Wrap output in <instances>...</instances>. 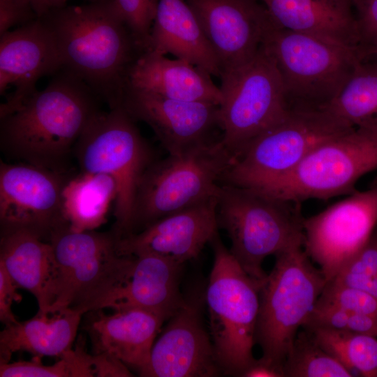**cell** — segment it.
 <instances>
[{"label":"cell","mask_w":377,"mask_h":377,"mask_svg":"<svg viewBox=\"0 0 377 377\" xmlns=\"http://www.w3.org/2000/svg\"><path fill=\"white\" fill-rule=\"evenodd\" d=\"M127 84L175 100L219 105L223 98L209 73L187 61L170 59L151 51L143 52L135 61Z\"/></svg>","instance_id":"cell-24"},{"label":"cell","mask_w":377,"mask_h":377,"mask_svg":"<svg viewBox=\"0 0 377 377\" xmlns=\"http://www.w3.org/2000/svg\"><path fill=\"white\" fill-rule=\"evenodd\" d=\"M242 377H285L283 367L260 357L244 371Z\"/></svg>","instance_id":"cell-40"},{"label":"cell","mask_w":377,"mask_h":377,"mask_svg":"<svg viewBox=\"0 0 377 377\" xmlns=\"http://www.w3.org/2000/svg\"><path fill=\"white\" fill-rule=\"evenodd\" d=\"M183 265L152 254L133 256L126 279L101 309H140L168 320L185 302L179 288Z\"/></svg>","instance_id":"cell-20"},{"label":"cell","mask_w":377,"mask_h":377,"mask_svg":"<svg viewBox=\"0 0 377 377\" xmlns=\"http://www.w3.org/2000/svg\"><path fill=\"white\" fill-rule=\"evenodd\" d=\"M39 18L55 39L62 68L87 84L109 109L120 105L129 71L145 51L114 0L66 5Z\"/></svg>","instance_id":"cell-2"},{"label":"cell","mask_w":377,"mask_h":377,"mask_svg":"<svg viewBox=\"0 0 377 377\" xmlns=\"http://www.w3.org/2000/svg\"><path fill=\"white\" fill-rule=\"evenodd\" d=\"M325 109L353 127L377 131V64L362 61Z\"/></svg>","instance_id":"cell-28"},{"label":"cell","mask_w":377,"mask_h":377,"mask_svg":"<svg viewBox=\"0 0 377 377\" xmlns=\"http://www.w3.org/2000/svg\"><path fill=\"white\" fill-rule=\"evenodd\" d=\"M72 175L25 163L0 161L1 230L24 229L48 242L66 222L62 191Z\"/></svg>","instance_id":"cell-14"},{"label":"cell","mask_w":377,"mask_h":377,"mask_svg":"<svg viewBox=\"0 0 377 377\" xmlns=\"http://www.w3.org/2000/svg\"><path fill=\"white\" fill-rule=\"evenodd\" d=\"M84 311L64 308L38 313L24 322L6 325L0 333V364L27 351L36 356L61 357L71 349Z\"/></svg>","instance_id":"cell-26"},{"label":"cell","mask_w":377,"mask_h":377,"mask_svg":"<svg viewBox=\"0 0 377 377\" xmlns=\"http://www.w3.org/2000/svg\"><path fill=\"white\" fill-rule=\"evenodd\" d=\"M147 51L168 53L220 77L218 58L186 0H158Z\"/></svg>","instance_id":"cell-23"},{"label":"cell","mask_w":377,"mask_h":377,"mask_svg":"<svg viewBox=\"0 0 377 377\" xmlns=\"http://www.w3.org/2000/svg\"><path fill=\"white\" fill-rule=\"evenodd\" d=\"M263 44L274 60L289 109H322L338 95L364 51L275 24Z\"/></svg>","instance_id":"cell-5"},{"label":"cell","mask_w":377,"mask_h":377,"mask_svg":"<svg viewBox=\"0 0 377 377\" xmlns=\"http://www.w3.org/2000/svg\"><path fill=\"white\" fill-rule=\"evenodd\" d=\"M0 263L17 284L31 293L47 313L56 301L59 272L51 244L24 229L1 230Z\"/></svg>","instance_id":"cell-22"},{"label":"cell","mask_w":377,"mask_h":377,"mask_svg":"<svg viewBox=\"0 0 377 377\" xmlns=\"http://www.w3.org/2000/svg\"><path fill=\"white\" fill-rule=\"evenodd\" d=\"M209 244L214 262L204 295L211 338L222 374L242 376L256 360L253 348L263 282L242 269L219 232Z\"/></svg>","instance_id":"cell-7"},{"label":"cell","mask_w":377,"mask_h":377,"mask_svg":"<svg viewBox=\"0 0 377 377\" xmlns=\"http://www.w3.org/2000/svg\"><path fill=\"white\" fill-rule=\"evenodd\" d=\"M117 195V184L111 175L80 171L64 187L63 216L73 231L94 230L106 221Z\"/></svg>","instance_id":"cell-27"},{"label":"cell","mask_w":377,"mask_h":377,"mask_svg":"<svg viewBox=\"0 0 377 377\" xmlns=\"http://www.w3.org/2000/svg\"><path fill=\"white\" fill-rule=\"evenodd\" d=\"M376 226L377 184H374L304 218L303 249L328 283L363 248Z\"/></svg>","instance_id":"cell-13"},{"label":"cell","mask_w":377,"mask_h":377,"mask_svg":"<svg viewBox=\"0 0 377 377\" xmlns=\"http://www.w3.org/2000/svg\"><path fill=\"white\" fill-rule=\"evenodd\" d=\"M285 377H350L353 374L327 352L313 333L299 331L283 364Z\"/></svg>","instance_id":"cell-30"},{"label":"cell","mask_w":377,"mask_h":377,"mask_svg":"<svg viewBox=\"0 0 377 377\" xmlns=\"http://www.w3.org/2000/svg\"><path fill=\"white\" fill-rule=\"evenodd\" d=\"M52 365L41 363L36 356L31 361L0 364L1 377H91L96 376L93 355L85 351L80 337L76 348L64 353Z\"/></svg>","instance_id":"cell-31"},{"label":"cell","mask_w":377,"mask_h":377,"mask_svg":"<svg viewBox=\"0 0 377 377\" xmlns=\"http://www.w3.org/2000/svg\"><path fill=\"white\" fill-rule=\"evenodd\" d=\"M87 325L94 353H108L139 374L148 364L151 350L163 323V316L140 309L114 311L105 314L94 311Z\"/></svg>","instance_id":"cell-21"},{"label":"cell","mask_w":377,"mask_h":377,"mask_svg":"<svg viewBox=\"0 0 377 377\" xmlns=\"http://www.w3.org/2000/svg\"><path fill=\"white\" fill-rule=\"evenodd\" d=\"M24 4L30 7L36 15L41 17L47 13L57 8L66 6L68 0H19ZM87 2H98L108 0H86Z\"/></svg>","instance_id":"cell-41"},{"label":"cell","mask_w":377,"mask_h":377,"mask_svg":"<svg viewBox=\"0 0 377 377\" xmlns=\"http://www.w3.org/2000/svg\"><path fill=\"white\" fill-rule=\"evenodd\" d=\"M306 330L353 374L356 371L364 377H377V337L320 327Z\"/></svg>","instance_id":"cell-29"},{"label":"cell","mask_w":377,"mask_h":377,"mask_svg":"<svg viewBox=\"0 0 377 377\" xmlns=\"http://www.w3.org/2000/svg\"><path fill=\"white\" fill-rule=\"evenodd\" d=\"M204 294L186 296L154 341L148 364L140 374L147 377H214L222 374L210 334L203 324Z\"/></svg>","instance_id":"cell-15"},{"label":"cell","mask_w":377,"mask_h":377,"mask_svg":"<svg viewBox=\"0 0 377 377\" xmlns=\"http://www.w3.org/2000/svg\"><path fill=\"white\" fill-rule=\"evenodd\" d=\"M332 281L360 288L377 298V230Z\"/></svg>","instance_id":"cell-33"},{"label":"cell","mask_w":377,"mask_h":377,"mask_svg":"<svg viewBox=\"0 0 377 377\" xmlns=\"http://www.w3.org/2000/svg\"><path fill=\"white\" fill-rule=\"evenodd\" d=\"M18 286L5 267L0 263V320L5 325L17 322L11 307L13 302H20L22 296L17 292Z\"/></svg>","instance_id":"cell-38"},{"label":"cell","mask_w":377,"mask_h":377,"mask_svg":"<svg viewBox=\"0 0 377 377\" xmlns=\"http://www.w3.org/2000/svg\"><path fill=\"white\" fill-rule=\"evenodd\" d=\"M218 197L118 239V252L126 256L152 254L182 265L195 258L218 232Z\"/></svg>","instance_id":"cell-19"},{"label":"cell","mask_w":377,"mask_h":377,"mask_svg":"<svg viewBox=\"0 0 377 377\" xmlns=\"http://www.w3.org/2000/svg\"><path fill=\"white\" fill-rule=\"evenodd\" d=\"M369 47L371 52L375 54L377 56V38H375L367 47L366 50Z\"/></svg>","instance_id":"cell-42"},{"label":"cell","mask_w":377,"mask_h":377,"mask_svg":"<svg viewBox=\"0 0 377 377\" xmlns=\"http://www.w3.org/2000/svg\"><path fill=\"white\" fill-rule=\"evenodd\" d=\"M303 328H327L377 337V315L355 313L316 302Z\"/></svg>","instance_id":"cell-32"},{"label":"cell","mask_w":377,"mask_h":377,"mask_svg":"<svg viewBox=\"0 0 377 377\" xmlns=\"http://www.w3.org/2000/svg\"><path fill=\"white\" fill-rule=\"evenodd\" d=\"M186 1L215 52L222 73L251 60L275 24L260 0Z\"/></svg>","instance_id":"cell-16"},{"label":"cell","mask_w":377,"mask_h":377,"mask_svg":"<svg viewBox=\"0 0 377 377\" xmlns=\"http://www.w3.org/2000/svg\"><path fill=\"white\" fill-rule=\"evenodd\" d=\"M101 103L87 84L62 68L45 88L0 118L1 151L10 161L69 173L75 144L103 111Z\"/></svg>","instance_id":"cell-1"},{"label":"cell","mask_w":377,"mask_h":377,"mask_svg":"<svg viewBox=\"0 0 377 377\" xmlns=\"http://www.w3.org/2000/svg\"><path fill=\"white\" fill-rule=\"evenodd\" d=\"M279 27L363 50L350 0H260Z\"/></svg>","instance_id":"cell-25"},{"label":"cell","mask_w":377,"mask_h":377,"mask_svg":"<svg viewBox=\"0 0 377 377\" xmlns=\"http://www.w3.org/2000/svg\"><path fill=\"white\" fill-rule=\"evenodd\" d=\"M376 169L377 131L355 127L316 147L288 172L251 188L297 203L326 200L353 193L359 179Z\"/></svg>","instance_id":"cell-10"},{"label":"cell","mask_w":377,"mask_h":377,"mask_svg":"<svg viewBox=\"0 0 377 377\" xmlns=\"http://www.w3.org/2000/svg\"><path fill=\"white\" fill-rule=\"evenodd\" d=\"M118 237L110 232L72 230L67 222L54 229L51 244L59 272L55 302L47 312L73 308L85 313L101 309L126 279L133 256L121 255Z\"/></svg>","instance_id":"cell-9"},{"label":"cell","mask_w":377,"mask_h":377,"mask_svg":"<svg viewBox=\"0 0 377 377\" xmlns=\"http://www.w3.org/2000/svg\"><path fill=\"white\" fill-rule=\"evenodd\" d=\"M364 50L377 38V0H350Z\"/></svg>","instance_id":"cell-36"},{"label":"cell","mask_w":377,"mask_h":377,"mask_svg":"<svg viewBox=\"0 0 377 377\" xmlns=\"http://www.w3.org/2000/svg\"><path fill=\"white\" fill-rule=\"evenodd\" d=\"M135 120L150 126L168 154H178L214 140L219 105L175 100L133 87L124 89L121 104Z\"/></svg>","instance_id":"cell-18"},{"label":"cell","mask_w":377,"mask_h":377,"mask_svg":"<svg viewBox=\"0 0 377 377\" xmlns=\"http://www.w3.org/2000/svg\"><path fill=\"white\" fill-rule=\"evenodd\" d=\"M353 128L325 108L289 109L235 158L221 181L256 186L288 172L316 147Z\"/></svg>","instance_id":"cell-12"},{"label":"cell","mask_w":377,"mask_h":377,"mask_svg":"<svg viewBox=\"0 0 377 377\" xmlns=\"http://www.w3.org/2000/svg\"><path fill=\"white\" fill-rule=\"evenodd\" d=\"M259 291L255 341L262 357L283 367L294 340L312 312L327 281L295 244L274 255Z\"/></svg>","instance_id":"cell-6"},{"label":"cell","mask_w":377,"mask_h":377,"mask_svg":"<svg viewBox=\"0 0 377 377\" xmlns=\"http://www.w3.org/2000/svg\"><path fill=\"white\" fill-rule=\"evenodd\" d=\"M37 18L33 10L19 0H0V35Z\"/></svg>","instance_id":"cell-37"},{"label":"cell","mask_w":377,"mask_h":377,"mask_svg":"<svg viewBox=\"0 0 377 377\" xmlns=\"http://www.w3.org/2000/svg\"><path fill=\"white\" fill-rule=\"evenodd\" d=\"M158 2V0H114L122 19L145 52Z\"/></svg>","instance_id":"cell-35"},{"label":"cell","mask_w":377,"mask_h":377,"mask_svg":"<svg viewBox=\"0 0 377 377\" xmlns=\"http://www.w3.org/2000/svg\"><path fill=\"white\" fill-rule=\"evenodd\" d=\"M220 78L221 141L236 158L289 108L274 60L263 44L251 60L223 72Z\"/></svg>","instance_id":"cell-11"},{"label":"cell","mask_w":377,"mask_h":377,"mask_svg":"<svg viewBox=\"0 0 377 377\" xmlns=\"http://www.w3.org/2000/svg\"><path fill=\"white\" fill-rule=\"evenodd\" d=\"M135 120L120 105L101 111L78 139L73 150L81 172L111 175L117 187L112 230L120 239L131 232L140 181L156 159Z\"/></svg>","instance_id":"cell-8"},{"label":"cell","mask_w":377,"mask_h":377,"mask_svg":"<svg viewBox=\"0 0 377 377\" xmlns=\"http://www.w3.org/2000/svg\"><path fill=\"white\" fill-rule=\"evenodd\" d=\"M61 69L55 39L41 19L0 35V94L14 89L1 104L0 118L17 110L34 94L40 78Z\"/></svg>","instance_id":"cell-17"},{"label":"cell","mask_w":377,"mask_h":377,"mask_svg":"<svg viewBox=\"0 0 377 377\" xmlns=\"http://www.w3.org/2000/svg\"><path fill=\"white\" fill-rule=\"evenodd\" d=\"M317 302L355 313L377 315L376 297L334 281L326 283Z\"/></svg>","instance_id":"cell-34"},{"label":"cell","mask_w":377,"mask_h":377,"mask_svg":"<svg viewBox=\"0 0 377 377\" xmlns=\"http://www.w3.org/2000/svg\"><path fill=\"white\" fill-rule=\"evenodd\" d=\"M93 359L96 376L128 377L133 376L124 363L110 354L94 353Z\"/></svg>","instance_id":"cell-39"},{"label":"cell","mask_w":377,"mask_h":377,"mask_svg":"<svg viewBox=\"0 0 377 377\" xmlns=\"http://www.w3.org/2000/svg\"><path fill=\"white\" fill-rule=\"evenodd\" d=\"M235 160L221 138L156 160L138 186L129 234L218 197L219 182Z\"/></svg>","instance_id":"cell-4"},{"label":"cell","mask_w":377,"mask_h":377,"mask_svg":"<svg viewBox=\"0 0 377 377\" xmlns=\"http://www.w3.org/2000/svg\"><path fill=\"white\" fill-rule=\"evenodd\" d=\"M374 184H377V179H376V181L375 182V183H374Z\"/></svg>","instance_id":"cell-43"},{"label":"cell","mask_w":377,"mask_h":377,"mask_svg":"<svg viewBox=\"0 0 377 377\" xmlns=\"http://www.w3.org/2000/svg\"><path fill=\"white\" fill-rule=\"evenodd\" d=\"M300 203L283 200L256 189L221 184L219 228L230 240V253L254 280L267 277L264 260L295 244H303Z\"/></svg>","instance_id":"cell-3"}]
</instances>
